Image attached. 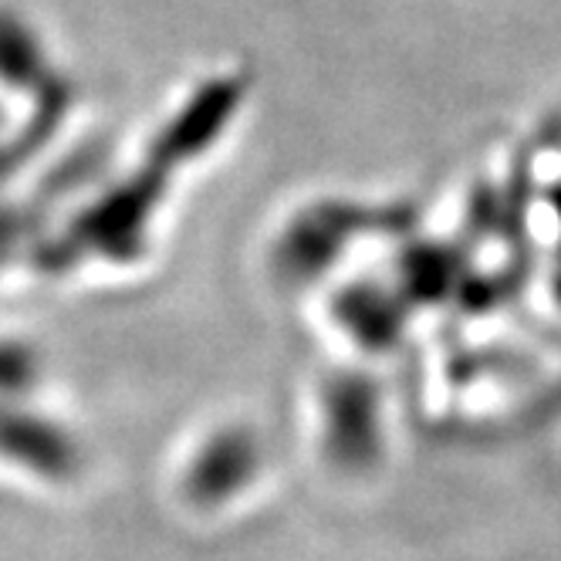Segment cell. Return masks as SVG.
Instances as JSON below:
<instances>
[{"label": "cell", "mask_w": 561, "mask_h": 561, "mask_svg": "<svg viewBox=\"0 0 561 561\" xmlns=\"http://www.w3.org/2000/svg\"><path fill=\"white\" fill-rule=\"evenodd\" d=\"M31 65H37V58H34L27 34L14 21H0V71L24 82L31 75Z\"/></svg>", "instance_id": "obj_1"}]
</instances>
